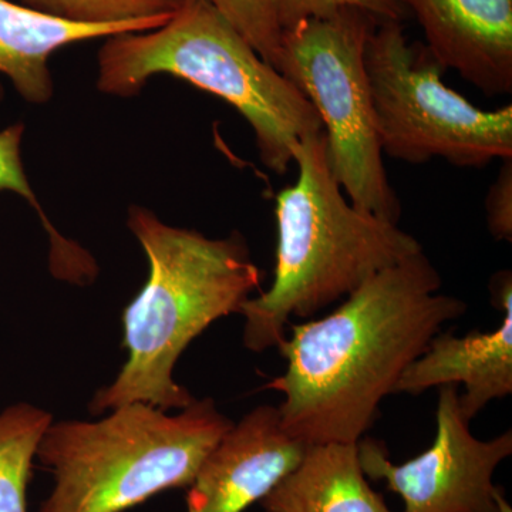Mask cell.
<instances>
[{
	"label": "cell",
	"instance_id": "30bf717a",
	"mask_svg": "<svg viewBox=\"0 0 512 512\" xmlns=\"http://www.w3.org/2000/svg\"><path fill=\"white\" fill-rule=\"evenodd\" d=\"M494 305L503 311L491 332L471 330L466 336L439 332L426 350L404 370L394 393L420 394L433 387L463 384L460 406L473 420L493 400L512 392V278L498 272L491 281Z\"/></svg>",
	"mask_w": 512,
	"mask_h": 512
},
{
	"label": "cell",
	"instance_id": "2e32d148",
	"mask_svg": "<svg viewBox=\"0 0 512 512\" xmlns=\"http://www.w3.org/2000/svg\"><path fill=\"white\" fill-rule=\"evenodd\" d=\"M19 3L69 22L123 25L168 18L185 0H19Z\"/></svg>",
	"mask_w": 512,
	"mask_h": 512
},
{
	"label": "cell",
	"instance_id": "6da1fadb",
	"mask_svg": "<svg viewBox=\"0 0 512 512\" xmlns=\"http://www.w3.org/2000/svg\"><path fill=\"white\" fill-rule=\"evenodd\" d=\"M423 251L383 269L322 319L289 325L278 346L288 362L266 389L284 394L282 427L308 446L353 444L372 427L404 370L467 305L439 293Z\"/></svg>",
	"mask_w": 512,
	"mask_h": 512
},
{
	"label": "cell",
	"instance_id": "5b68a950",
	"mask_svg": "<svg viewBox=\"0 0 512 512\" xmlns=\"http://www.w3.org/2000/svg\"><path fill=\"white\" fill-rule=\"evenodd\" d=\"M110 412L99 421L50 424L36 458L55 487L39 512H124L190 487L234 426L210 397L177 414L140 402Z\"/></svg>",
	"mask_w": 512,
	"mask_h": 512
},
{
	"label": "cell",
	"instance_id": "8992f818",
	"mask_svg": "<svg viewBox=\"0 0 512 512\" xmlns=\"http://www.w3.org/2000/svg\"><path fill=\"white\" fill-rule=\"evenodd\" d=\"M379 20L353 8L305 20L282 32L276 70L318 111L330 167L348 200L397 224L402 205L384 170L365 66L366 42Z\"/></svg>",
	"mask_w": 512,
	"mask_h": 512
},
{
	"label": "cell",
	"instance_id": "277c9868",
	"mask_svg": "<svg viewBox=\"0 0 512 512\" xmlns=\"http://www.w3.org/2000/svg\"><path fill=\"white\" fill-rule=\"evenodd\" d=\"M157 74L231 104L254 131L262 164L276 174L289 170L299 141L323 133L308 97L205 0H185L164 25L107 37L99 50L101 93L134 96Z\"/></svg>",
	"mask_w": 512,
	"mask_h": 512
},
{
	"label": "cell",
	"instance_id": "e0dca14e",
	"mask_svg": "<svg viewBox=\"0 0 512 512\" xmlns=\"http://www.w3.org/2000/svg\"><path fill=\"white\" fill-rule=\"evenodd\" d=\"M278 28L292 29L305 20L325 18L340 9L365 10L380 20L402 22L407 10L399 0H261Z\"/></svg>",
	"mask_w": 512,
	"mask_h": 512
},
{
	"label": "cell",
	"instance_id": "8fae6325",
	"mask_svg": "<svg viewBox=\"0 0 512 512\" xmlns=\"http://www.w3.org/2000/svg\"><path fill=\"white\" fill-rule=\"evenodd\" d=\"M427 50L487 96L512 93V0H399Z\"/></svg>",
	"mask_w": 512,
	"mask_h": 512
},
{
	"label": "cell",
	"instance_id": "7c38bea8",
	"mask_svg": "<svg viewBox=\"0 0 512 512\" xmlns=\"http://www.w3.org/2000/svg\"><path fill=\"white\" fill-rule=\"evenodd\" d=\"M168 18L123 23L86 25L47 15L12 0H0V76H5L23 100L45 104L52 100L50 59L64 47L93 39L146 32L164 25ZM5 90L0 83V103Z\"/></svg>",
	"mask_w": 512,
	"mask_h": 512
},
{
	"label": "cell",
	"instance_id": "5bb4252c",
	"mask_svg": "<svg viewBox=\"0 0 512 512\" xmlns=\"http://www.w3.org/2000/svg\"><path fill=\"white\" fill-rule=\"evenodd\" d=\"M25 124L16 123L0 130V192L19 195L39 214L50 239V271L57 279L73 285H90L96 279V261L86 249L60 235L40 208L22 161Z\"/></svg>",
	"mask_w": 512,
	"mask_h": 512
},
{
	"label": "cell",
	"instance_id": "9c48e42d",
	"mask_svg": "<svg viewBox=\"0 0 512 512\" xmlns=\"http://www.w3.org/2000/svg\"><path fill=\"white\" fill-rule=\"evenodd\" d=\"M308 447L286 433L278 407H256L205 458L188 487V512H245L301 463Z\"/></svg>",
	"mask_w": 512,
	"mask_h": 512
},
{
	"label": "cell",
	"instance_id": "ba28073f",
	"mask_svg": "<svg viewBox=\"0 0 512 512\" xmlns=\"http://www.w3.org/2000/svg\"><path fill=\"white\" fill-rule=\"evenodd\" d=\"M436 439L429 450L404 464L389 460L383 443L357 441L366 477L383 480L399 494L403 512H498L500 488L493 476L512 453V433L490 441L471 434L470 420L460 406L457 386L440 387Z\"/></svg>",
	"mask_w": 512,
	"mask_h": 512
},
{
	"label": "cell",
	"instance_id": "52a82bcc",
	"mask_svg": "<svg viewBox=\"0 0 512 512\" xmlns=\"http://www.w3.org/2000/svg\"><path fill=\"white\" fill-rule=\"evenodd\" d=\"M365 66L377 136L387 156L409 164L443 158L481 168L512 157V106L478 109L443 82L429 50L410 46L399 20H379L366 42Z\"/></svg>",
	"mask_w": 512,
	"mask_h": 512
},
{
	"label": "cell",
	"instance_id": "3957f363",
	"mask_svg": "<svg viewBox=\"0 0 512 512\" xmlns=\"http://www.w3.org/2000/svg\"><path fill=\"white\" fill-rule=\"evenodd\" d=\"M298 178L276 195L271 288L242 303L245 348H278L292 318L308 319L367 279L423 251L397 224L355 207L330 167L325 133L293 148Z\"/></svg>",
	"mask_w": 512,
	"mask_h": 512
},
{
	"label": "cell",
	"instance_id": "ac0fdd59",
	"mask_svg": "<svg viewBox=\"0 0 512 512\" xmlns=\"http://www.w3.org/2000/svg\"><path fill=\"white\" fill-rule=\"evenodd\" d=\"M248 40L258 55L278 67L282 30L271 18L261 0H205Z\"/></svg>",
	"mask_w": 512,
	"mask_h": 512
},
{
	"label": "cell",
	"instance_id": "d6986e66",
	"mask_svg": "<svg viewBox=\"0 0 512 512\" xmlns=\"http://www.w3.org/2000/svg\"><path fill=\"white\" fill-rule=\"evenodd\" d=\"M488 229L497 241H512V157L505 158L484 200Z\"/></svg>",
	"mask_w": 512,
	"mask_h": 512
},
{
	"label": "cell",
	"instance_id": "9a60e30c",
	"mask_svg": "<svg viewBox=\"0 0 512 512\" xmlns=\"http://www.w3.org/2000/svg\"><path fill=\"white\" fill-rule=\"evenodd\" d=\"M52 414L28 403L0 413V512H28L33 460Z\"/></svg>",
	"mask_w": 512,
	"mask_h": 512
},
{
	"label": "cell",
	"instance_id": "7a4b0ae2",
	"mask_svg": "<svg viewBox=\"0 0 512 512\" xmlns=\"http://www.w3.org/2000/svg\"><path fill=\"white\" fill-rule=\"evenodd\" d=\"M127 225L146 252L148 278L124 309L127 362L113 383L94 394L90 413L138 402L164 412L183 410L195 399L174 380L178 359L215 320L239 313L261 289L264 274L237 232L207 238L171 227L138 205L128 210Z\"/></svg>",
	"mask_w": 512,
	"mask_h": 512
},
{
	"label": "cell",
	"instance_id": "4fadbf2b",
	"mask_svg": "<svg viewBox=\"0 0 512 512\" xmlns=\"http://www.w3.org/2000/svg\"><path fill=\"white\" fill-rule=\"evenodd\" d=\"M366 478L357 443L313 444L261 504L266 512H393Z\"/></svg>",
	"mask_w": 512,
	"mask_h": 512
}]
</instances>
